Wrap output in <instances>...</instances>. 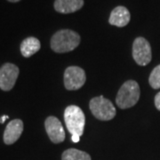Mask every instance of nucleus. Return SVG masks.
<instances>
[{
    "label": "nucleus",
    "instance_id": "nucleus-17",
    "mask_svg": "<svg viewBox=\"0 0 160 160\" xmlns=\"http://www.w3.org/2000/svg\"><path fill=\"white\" fill-rule=\"evenodd\" d=\"M7 1L11 2V3H16V2H19V1H21V0H7Z\"/></svg>",
    "mask_w": 160,
    "mask_h": 160
},
{
    "label": "nucleus",
    "instance_id": "nucleus-1",
    "mask_svg": "<svg viewBox=\"0 0 160 160\" xmlns=\"http://www.w3.org/2000/svg\"><path fill=\"white\" fill-rule=\"evenodd\" d=\"M64 120L67 129L71 134V140L75 143L80 141L84 133L86 118L83 110L76 105H70L64 111Z\"/></svg>",
    "mask_w": 160,
    "mask_h": 160
},
{
    "label": "nucleus",
    "instance_id": "nucleus-8",
    "mask_svg": "<svg viewBox=\"0 0 160 160\" xmlns=\"http://www.w3.org/2000/svg\"><path fill=\"white\" fill-rule=\"evenodd\" d=\"M46 131L49 139L53 143H61L65 140V132L61 121L55 117H48L45 122Z\"/></svg>",
    "mask_w": 160,
    "mask_h": 160
},
{
    "label": "nucleus",
    "instance_id": "nucleus-5",
    "mask_svg": "<svg viewBox=\"0 0 160 160\" xmlns=\"http://www.w3.org/2000/svg\"><path fill=\"white\" fill-rule=\"evenodd\" d=\"M132 57L140 66L148 65L152 59L151 47L149 41L144 38H137L132 44Z\"/></svg>",
    "mask_w": 160,
    "mask_h": 160
},
{
    "label": "nucleus",
    "instance_id": "nucleus-2",
    "mask_svg": "<svg viewBox=\"0 0 160 160\" xmlns=\"http://www.w3.org/2000/svg\"><path fill=\"white\" fill-rule=\"evenodd\" d=\"M80 36L70 29L57 31L51 38L52 50L58 53H63L74 50L79 46Z\"/></svg>",
    "mask_w": 160,
    "mask_h": 160
},
{
    "label": "nucleus",
    "instance_id": "nucleus-15",
    "mask_svg": "<svg viewBox=\"0 0 160 160\" xmlns=\"http://www.w3.org/2000/svg\"><path fill=\"white\" fill-rule=\"evenodd\" d=\"M155 106L160 111V92H158L155 96Z\"/></svg>",
    "mask_w": 160,
    "mask_h": 160
},
{
    "label": "nucleus",
    "instance_id": "nucleus-3",
    "mask_svg": "<svg viewBox=\"0 0 160 160\" xmlns=\"http://www.w3.org/2000/svg\"><path fill=\"white\" fill-rule=\"evenodd\" d=\"M140 86L134 80H128L120 87L116 98V103L120 109H129L134 106L140 99Z\"/></svg>",
    "mask_w": 160,
    "mask_h": 160
},
{
    "label": "nucleus",
    "instance_id": "nucleus-12",
    "mask_svg": "<svg viewBox=\"0 0 160 160\" xmlns=\"http://www.w3.org/2000/svg\"><path fill=\"white\" fill-rule=\"evenodd\" d=\"M41 44L37 38L29 37L23 40L21 44V52L23 57L29 58L40 50Z\"/></svg>",
    "mask_w": 160,
    "mask_h": 160
},
{
    "label": "nucleus",
    "instance_id": "nucleus-7",
    "mask_svg": "<svg viewBox=\"0 0 160 160\" xmlns=\"http://www.w3.org/2000/svg\"><path fill=\"white\" fill-rule=\"evenodd\" d=\"M19 68L12 63H5L0 68V89L10 91L14 86L19 76Z\"/></svg>",
    "mask_w": 160,
    "mask_h": 160
},
{
    "label": "nucleus",
    "instance_id": "nucleus-4",
    "mask_svg": "<svg viewBox=\"0 0 160 160\" xmlns=\"http://www.w3.org/2000/svg\"><path fill=\"white\" fill-rule=\"evenodd\" d=\"M89 108L97 119L108 121L114 118L116 116V108L113 103L102 95L92 98L89 103Z\"/></svg>",
    "mask_w": 160,
    "mask_h": 160
},
{
    "label": "nucleus",
    "instance_id": "nucleus-14",
    "mask_svg": "<svg viewBox=\"0 0 160 160\" xmlns=\"http://www.w3.org/2000/svg\"><path fill=\"white\" fill-rule=\"evenodd\" d=\"M149 83L153 89L160 88V64L155 67L151 71L149 78Z\"/></svg>",
    "mask_w": 160,
    "mask_h": 160
},
{
    "label": "nucleus",
    "instance_id": "nucleus-13",
    "mask_svg": "<svg viewBox=\"0 0 160 160\" xmlns=\"http://www.w3.org/2000/svg\"><path fill=\"white\" fill-rule=\"evenodd\" d=\"M62 160H91L88 153L77 149H69L65 150L62 156Z\"/></svg>",
    "mask_w": 160,
    "mask_h": 160
},
{
    "label": "nucleus",
    "instance_id": "nucleus-9",
    "mask_svg": "<svg viewBox=\"0 0 160 160\" xmlns=\"http://www.w3.org/2000/svg\"><path fill=\"white\" fill-rule=\"evenodd\" d=\"M23 132V122L21 119L12 120L6 126L4 132V142L6 145L13 144L21 137Z\"/></svg>",
    "mask_w": 160,
    "mask_h": 160
},
{
    "label": "nucleus",
    "instance_id": "nucleus-16",
    "mask_svg": "<svg viewBox=\"0 0 160 160\" xmlns=\"http://www.w3.org/2000/svg\"><path fill=\"white\" fill-rule=\"evenodd\" d=\"M8 118H9V117H8V116H6V115L3 116V117H1V118H0V123H1V124H4V123H5V121H6V119H8Z\"/></svg>",
    "mask_w": 160,
    "mask_h": 160
},
{
    "label": "nucleus",
    "instance_id": "nucleus-6",
    "mask_svg": "<svg viewBox=\"0 0 160 160\" xmlns=\"http://www.w3.org/2000/svg\"><path fill=\"white\" fill-rule=\"evenodd\" d=\"M86 80L85 70L78 66L69 67L64 72V86L69 91L80 89L85 85Z\"/></svg>",
    "mask_w": 160,
    "mask_h": 160
},
{
    "label": "nucleus",
    "instance_id": "nucleus-10",
    "mask_svg": "<svg viewBox=\"0 0 160 160\" xmlns=\"http://www.w3.org/2000/svg\"><path fill=\"white\" fill-rule=\"evenodd\" d=\"M131 19L130 12L128 11V9L125 6H117L114 8L109 19V24L117 26V27H125L126 26Z\"/></svg>",
    "mask_w": 160,
    "mask_h": 160
},
{
    "label": "nucleus",
    "instance_id": "nucleus-11",
    "mask_svg": "<svg viewBox=\"0 0 160 160\" xmlns=\"http://www.w3.org/2000/svg\"><path fill=\"white\" fill-rule=\"evenodd\" d=\"M84 0H55L54 9L60 13H71L80 10Z\"/></svg>",
    "mask_w": 160,
    "mask_h": 160
}]
</instances>
